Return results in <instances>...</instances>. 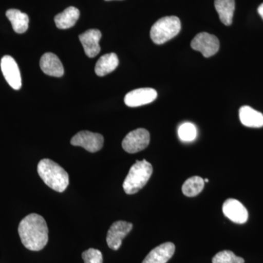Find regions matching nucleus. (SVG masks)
Masks as SVG:
<instances>
[{
  "instance_id": "obj_2",
  "label": "nucleus",
  "mask_w": 263,
  "mask_h": 263,
  "mask_svg": "<svg viewBox=\"0 0 263 263\" xmlns=\"http://www.w3.org/2000/svg\"><path fill=\"white\" fill-rule=\"evenodd\" d=\"M37 172L44 183L58 193H63L70 183L65 170L49 159H43L38 163Z\"/></svg>"
},
{
  "instance_id": "obj_13",
  "label": "nucleus",
  "mask_w": 263,
  "mask_h": 263,
  "mask_svg": "<svg viewBox=\"0 0 263 263\" xmlns=\"http://www.w3.org/2000/svg\"><path fill=\"white\" fill-rule=\"evenodd\" d=\"M40 66L43 72L48 76L60 78L65 73L61 61L54 53L43 54L40 61Z\"/></svg>"
},
{
  "instance_id": "obj_7",
  "label": "nucleus",
  "mask_w": 263,
  "mask_h": 263,
  "mask_svg": "<svg viewBox=\"0 0 263 263\" xmlns=\"http://www.w3.org/2000/svg\"><path fill=\"white\" fill-rule=\"evenodd\" d=\"M70 143L72 146H81L91 153H95L103 148L104 138L99 133L81 131L72 137Z\"/></svg>"
},
{
  "instance_id": "obj_6",
  "label": "nucleus",
  "mask_w": 263,
  "mask_h": 263,
  "mask_svg": "<svg viewBox=\"0 0 263 263\" xmlns=\"http://www.w3.org/2000/svg\"><path fill=\"white\" fill-rule=\"evenodd\" d=\"M191 47L195 51H200L202 56L208 58L214 56L219 51V39L209 33H199L192 41Z\"/></svg>"
},
{
  "instance_id": "obj_5",
  "label": "nucleus",
  "mask_w": 263,
  "mask_h": 263,
  "mask_svg": "<svg viewBox=\"0 0 263 263\" xmlns=\"http://www.w3.org/2000/svg\"><path fill=\"white\" fill-rule=\"evenodd\" d=\"M150 134L143 128H138L128 133L122 141V148L129 154H135L147 148L149 144Z\"/></svg>"
},
{
  "instance_id": "obj_9",
  "label": "nucleus",
  "mask_w": 263,
  "mask_h": 263,
  "mask_svg": "<svg viewBox=\"0 0 263 263\" xmlns=\"http://www.w3.org/2000/svg\"><path fill=\"white\" fill-rule=\"evenodd\" d=\"M1 69L5 80L13 89L19 90L22 87V76L14 59L5 56L1 60Z\"/></svg>"
},
{
  "instance_id": "obj_15",
  "label": "nucleus",
  "mask_w": 263,
  "mask_h": 263,
  "mask_svg": "<svg viewBox=\"0 0 263 263\" xmlns=\"http://www.w3.org/2000/svg\"><path fill=\"white\" fill-rule=\"evenodd\" d=\"M239 118L240 122L246 127H263V114L247 105L242 106L240 108Z\"/></svg>"
},
{
  "instance_id": "obj_22",
  "label": "nucleus",
  "mask_w": 263,
  "mask_h": 263,
  "mask_svg": "<svg viewBox=\"0 0 263 263\" xmlns=\"http://www.w3.org/2000/svg\"><path fill=\"white\" fill-rule=\"evenodd\" d=\"M180 139L183 142H191L196 138L197 129L193 124L190 122L183 123L178 130Z\"/></svg>"
},
{
  "instance_id": "obj_20",
  "label": "nucleus",
  "mask_w": 263,
  "mask_h": 263,
  "mask_svg": "<svg viewBox=\"0 0 263 263\" xmlns=\"http://www.w3.org/2000/svg\"><path fill=\"white\" fill-rule=\"evenodd\" d=\"M205 185L204 179L200 176H193L185 181L182 186L183 195L187 197H195L201 193Z\"/></svg>"
},
{
  "instance_id": "obj_24",
  "label": "nucleus",
  "mask_w": 263,
  "mask_h": 263,
  "mask_svg": "<svg viewBox=\"0 0 263 263\" xmlns=\"http://www.w3.org/2000/svg\"><path fill=\"white\" fill-rule=\"evenodd\" d=\"M257 11H258L259 15H260V16L262 17V18L263 19V3L259 5Z\"/></svg>"
},
{
  "instance_id": "obj_26",
  "label": "nucleus",
  "mask_w": 263,
  "mask_h": 263,
  "mask_svg": "<svg viewBox=\"0 0 263 263\" xmlns=\"http://www.w3.org/2000/svg\"><path fill=\"white\" fill-rule=\"evenodd\" d=\"M105 1H113V0H105Z\"/></svg>"
},
{
  "instance_id": "obj_3",
  "label": "nucleus",
  "mask_w": 263,
  "mask_h": 263,
  "mask_svg": "<svg viewBox=\"0 0 263 263\" xmlns=\"http://www.w3.org/2000/svg\"><path fill=\"white\" fill-rule=\"evenodd\" d=\"M153 173V167L146 160H137L132 166L123 183V189L127 195H133L144 187Z\"/></svg>"
},
{
  "instance_id": "obj_19",
  "label": "nucleus",
  "mask_w": 263,
  "mask_h": 263,
  "mask_svg": "<svg viewBox=\"0 0 263 263\" xmlns=\"http://www.w3.org/2000/svg\"><path fill=\"white\" fill-rule=\"evenodd\" d=\"M6 16L13 26V30L18 34H22L28 29L29 16L19 10L10 9L6 12Z\"/></svg>"
},
{
  "instance_id": "obj_17",
  "label": "nucleus",
  "mask_w": 263,
  "mask_h": 263,
  "mask_svg": "<svg viewBox=\"0 0 263 263\" xmlns=\"http://www.w3.org/2000/svg\"><path fill=\"white\" fill-rule=\"evenodd\" d=\"M119 65V59L114 53H107L99 59L95 65V73L105 76L113 72Z\"/></svg>"
},
{
  "instance_id": "obj_4",
  "label": "nucleus",
  "mask_w": 263,
  "mask_h": 263,
  "mask_svg": "<svg viewBox=\"0 0 263 263\" xmlns=\"http://www.w3.org/2000/svg\"><path fill=\"white\" fill-rule=\"evenodd\" d=\"M181 29V22L178 17H163L152 26L150 32L151 38L155 44H163L176 37Z\"/></svg>"
},
{
  "instance_id": "obj_11",
  "label": "nucleus",
  "mask_w": 263,
  "mask_h": 263,
  "mask_svg": "<svg viewBox=\"0 0 263 263\" xmlns=\"http://www.w3.org/2000/svg\"><path fill=\"white\" fill-rule=\"evenodd\" d=\"M222 212L226 217L237 224H245L248 220V211L235 199H228L223 204Z\"/></svg>"
},
{
  "instance_id": "obj_14",
  "label": "nucleus",
  "mask_w": 263,
  "mask_h": 263,
  "mask_svg": "<svg viewBox=\"0 0 263 263\" xmlns=\"http://www.w3.org/2000/svg\"><path fill=\"white\" fill-rule=\"evenodd\" d=\"M175 249L171 242L162 243L151 251L142 263H167L174 256Z\"/></svg>"
},
{
  "instance_id": "obj_8",
  "label": "nucleus",
  "mask_w": 263,
  "mask_h": 263,
  "mask_svg": "<svg viewBox=\"0 0 263 263\" xmlns=\"http://www.w3.org/2000/svg\"><path fill=\"white\" fill-rule=\"evenodd\" d=\"M133 224L124 221H115L107 234L106 241L109 248L117 251L122 246V240L133 229Z\"/></svg>"
},
{
  "instance_id": "obj_18",
  "label": "nucleus",
  "mask_w": 263,
  "mask_h": 263,
  "mask_svg": "<svg viewBox=\"0 0 263 263\" xmlns=\"http://www.w3.org/2000/svg\"><path fill=\"white\" fill-rule=\"evenodd\" d=\"M214 6L221 22L224 25H231L234 15L235 0H215Z\"/></svg>"
},
{
  "instance_id": "obj_16",
  "label": "nucleus",
  "mask_w": 263,
  "mask_h": 263,
  "mask_svg": "<svg viewBox=\"0 0 263 263\" xmlns=\"http://www.w3.org/2000/svg\"><path fill=\"white\" fill-rule=\"evenodd\" d=\"M80 11L75 7H69L54 18L55 24L59 29H70L79 20Z\"/></svg>"
},
{
  "instance_id": "obj_1",
  "label": "nucleus",
  "mask_w": 263,
  "mask_h": 263,
  "mask_svg": "<svg viewBox=\"0 0 263 263\" xmlns=\"http://www.w3.org/2000/svg\"><path fill=\"white\" fill-rule=\"evenodd\" d=\"M18 234L22 243L30 251L42 250L48 241V229L42 216L29 214L21 221Z\"/></svg>"
},
{
  "instance_id": "obj_12",
  "label": "nucleus",
  "mask_w": 263,
  "mask_h": 263,
  "mask_svg": "<svg viewBox=\"0 0 263 263\" xmlns=\"http://www.w3.org/2000/svg\"><path fill=\"white\" fill-rule=\"evenodd\" d=\"M101 32L98 29H89L79 35L81 43H82L85 53L89 58H93L100 53V39H101Z\"/></svg>"
},
{
  "instance_id": "obj_23",
  "label": "nucleus",
  "mask_w": 263,
  "mask_h": 263,
  "mask_svg": "<svg viewBox=\"0 0 263 263\" xmlns=\"http://www.w3.org/2000/svg\"><path fill=\"white\" fill-rule=\"evenodd\" d=\"M84 263H103V254L100 251L95 249H89L82 254Z\"/></svg>"
},
{
  "instance_id": "obj_10",
  "label": "nucleus",
  "mask_w": 263,
  "mask_h": 263,
  "mask_svg": "<svg viewBox=\"0 0 263 263\" xmlns=\"http://www.w3.org/2000/svg\"><path fill=\"white\" fill-rule=\"evenodd\" d=\"M157 97L156 90L152 88H141L129 91L124 98V103L128 107L136 108L155 101Z\"/></svg>"
},
{
  "instance_id": "obj_25",
  "label": "nucleus",
  "mask_w": 263,
  "mask_h": 263,
  "mask_svg": "<svg viewBox=\"0 0 263 263\" xmlns=\"http://www.w3.org/2000/svg\"><path fill=\"white\" fill-rule=\"evenodd\" d=\"M204 181H205V182L208 183V182H209V179H205V180H204Z\"/></svg>"
},
{
  "instance_id": "obj_21",
  "label": "nucleus",
  "mask_w": 263,
  "mask_h": 263,
  "mask_svg": "<svg viewBox=\"0 0 263 263\" xmlns=\"http://www.w3.org/2000/svg\"><path fill=\"white\" fill-rule=\"evenodd\" d=\"M245 259L235 255L233 252L224 250L219 252L212 259V263H245Z\"/></svg>"
}]
</instances>
